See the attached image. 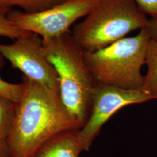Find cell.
Segmentation results:
<instances>
[{"label": "cell", "mask_w": 157, "mask_h": 157, "mask_svg": "<svg viewBox=\"0 0 157 157\" xmlns=\"http://www.w3.org/2000/svg\"><path fill=\"white\" fill-rule=\"evenodd\" d=\"M26 89L17 104L6 141L11 157H31L51 137L82 126L67 110L59 91L23 76Z\"/></svg>", "instance_id": "1"}, {"label": "cell", "mask_w": 157, "mask_h": 157, "mask_svg": "<svg viewBox=\"0 0 157 157\" xmlns=\"http://www.w3.org/2000/svg\"><path fill=\"white\" fill-rule=\"evenodd\" d=\"M43 44L45 56L58 74L62 101L83 127L90 115L97 85L86 66L84 51L71 32L43 40Z\"/></svg>", "instance_id": "2"}, {"label": "cell", "mask_w": 157, "mask_h": 157, "mask_svg": "<svg viewBox=\"0 0 157 157\" xmlns=\"http://www.w3.org/2000/svg\"><path fill=\"white\" fill-rule=\"evenodd\" d=\"M149 18L135 0H98L84 19L73 26L74 39L85 52H94L148 26Z\"/></svg>", "instance_id": "3"}, {"label": "cell", "mask_w": 157, "mask_h": 157, "mask_svg": "<svg viewBox=\"0 0 157 157\" xmlns=\"http://www.w3.org/2000/svg\"><path fill=\"white\" fill-rule=\"evenodd\" d=\"M150 35L147 28L94 52L84 51V61L97 84L126 90L140 89Z\"/></svg>", "instance_id": "4"}, {"label": "cell", "mask_w": 157, "mask_h": 157, "mask_svg": "<svg viewBox=\"0 0 157 157\" xmlns=\"http://www.w3.org/2000/svg\"><path fill=\"white\" fill-rule=\"evenodd\" d=\"M98 0H67L50 9L35 13L12 10L10 21L25 31L37 34L43 40L49 39L70 32L71 26L84 17Z\"/></svg>", "instance_id": "5"}, {"label": "cell", "mask_w": 157, "mask_h": 157, "mask_svg": "<svg viewBox=\"0 0 157 157\" xmlns=\"http://www.w3.org/2000/svg\"><path fill=\"white\" fill-rule=\"evenodd\" d=\"M152 100L155 99L141 89L126 90L97 84L93 95L89 117L78 132L82 152L90 150L102 126L118 110L130 104Z\"/></svg>", "instance_id": "6"}, {"label": "cell", "mask_w": 157, "mask_h": 157, "mask_svg": "<svg viewBox=\"0 0 157 157\" xmlns=\"http://www.w3.org/2000/svg\"><path fill=\"white\" fill-rule=\"evenodd\" d=\"M0 54L23 76L59 91L58 74L45 56L43 39L37 34L31 33L10 44H0Z\"/></svg>", "instance_id": "7"}, {"label": "cell", "mask_w": 157, "mask_h": 157, "mask_svg": "<svg viewBox=\"0 0 157 157\" xmlns=\"http://www.w3.org/2000/svg\"><path fill=\"white\" fill-rule=\"evenodd\" d=\"M80 129L65 131L53 136L31 157H78L82 152L78 138Z\"/></svg>", "instance_id": "8"}, {"label": "cell", "mask_w": 157, "mask_h": 157, "mask_svg": "<svg viewBox=\"0 0 157 157\" xmlns=\"http://www.w3.org/2000/svg\"><path fill=\"white\" fill-rule=\"evenodd\" d=\"M147 72L144 76L141 89L155 100L157 99V43L151 39L149 41L146 53Z\"/></svg>", "instance_id": "9"}, {"label": "cell", "mask_w": 157, "mask_h": 157, "mask_svg": "<svg viewBox=\"0 0 157 157\" xmlns=\"http://www.w3.org/2000/svg\"><path fill=\"white\" fill-rule=\"evenodd\" d=\"M67 0H0V7L17 6L28 13L44 11Z\"/></svg>", "instance_id": "10"}, {"label": "cell", "mask_w": 157, "mask_h": 157, "mask_svg": "<svg viewBox=\"0 0 157 157\" xmlns=\"http://www.w3.org/2000/svg\"><path fill=\"white\" fill-rule=\"evenodd\" d=\"M17 103L0 96V139H7L15 117Z\"/></svg>", "instance_id": "11"}, {"label": "cell", "mask_w": 157, "mask_h": 157, "mask_svg": "<svg viewBox=\"0 0 157 157\" xmlns=\"http://www.w3.org/2000/svg\"><path fill=\"white\" fill-rule=\"evenodd\" d=\"M11 10L7 7H0V37L15 40L31 33L17 28L10 21L8 15Z\"/></svg>", "instance_id": "12"}, {"label": "cell", "mask_w": 157, "mask_h": 157, "mask_svg": "<svg viewBox=\"0 0 157 157\" xmlns=\"http://www.w3.org/2000/svg\"><path fill=\"white\" fill-rule=\"evenodd\" d=\"M2 56L0 54V68L3 65ZM26 89L25 84H12L4 81L0 77V96L19 103L22 100Z\"/></svg>", "instance_id": "13"}, {"label": "cell", "mask_w": 157, "mask_h": 157, "mask_svg": "<svg viewBox=\"0 0 157 157\" xmlns=\"http://www.w3.org/2000/svg\"><path fill=\"white\" fill-rule=\"evenodd\" d=\"M141 10L147 16L152 17L157 14V0H135Z\"/></svg>", "instance_id": "14"}, {"label": "cell", "mask_w": 157, "mask_h": 157, "mask_svg": "<svg viewBox=\"0 0 157 157\" xmlns=\"http://www.w3.org/2000/svg\"><path fill=\"white\" fill-rule=\"evenodd\" d=\"M147 29L152 40L157 43V14L150 17Z\"/></svg>", "instance_id": "15"}, {"label": "cell", "mask_w": 157, "mask_h": 157, "mask_svg": "<svg viewBox=\"0 0 157 157\" xmlns=\"http://www.w3.org/2000/svg\"><path fill=\"white\" fill-rule=\"evenodd\" d=\"M0 157H11L10 149L6 139H0Z\"/></svg>", "instance_id": "16"}]
</instances>
